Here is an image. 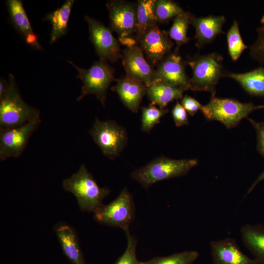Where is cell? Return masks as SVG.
I'll return each instance as SVG.
<instances>
[{"instance_id":"cell-29","label":"cell","mask_w":264,"mask_h":264,"mask_svg":"<svg viewBox=\"0 0 264 264\" xmlns=\"http://www.w3.org/2000/svg\"><path fill=\"white\" fill-rule=\"evenodd\" d=\"M169 111L167 109L157 108L151 103L147 107L142 108L141 130L150 132L154 127L160 122V119Z\"/></svg>"},{"instance_id":"cell-7","label":"cell","mask_w":264,"mask_h":264,"mask_svg":"<svg viewBox=\"0 0 264 264\" xmlns=\"http://www.w3.org/2000/svg\"><path fill=\"white\" fill-rule=\"evenodd\" d=\"M89 133L103 154L111 160L120 154L127 144L125 129L113 120L95 117Z\"/></svg>"},{"instance_id":"cell-8","label":"cell","mask_w":264,"mask_h":264,"mask_svg":"<svg viewBox=\"0 0 264 264\" xmlns=\"http://www.w3.org/2000/svg\"><path fill=\"white\" fill-rule=\"evenodd\" d=\"M94 218L99 223L118 227L124 231L129 229L135 215L132 196L124 188L118 197L107 205L102 204L94 212Z\"/></svg>"},{"instance_id":"cell-14","label":"cell","mask_w":264,"mask_h":264,"mask_svg":"<svg viewBox=\"0 0 264 264\" xmlns=\"http://www.w3.org/2000/svg\"><path fill=\"white\" fill-rule=\"evenodd\" d=\"M122 57L126 76L142 82L147 87L155 81V69L146 60L137 45L127 47Z\"/></svg>"},{"instance_id":"cell-21","label":"cell","mask_w":264,"mask_h":264,"mask_svg":"<svg viewBox=\"0 0 264 264\" xmlns=\"http://www.w3.org/2000/svg\"><path fill=\"white\" fill-rule=\"evenodd\" d=\"M184 91L165 82L156 80L147 87L146 94L151 103L165 109L171 102L183 98Z\"/></svg>"},{"instance_id":"cell-25","label":"cell","mask_w":264,"mask_h":264,"mask_svg":"<svg viewBox=\"0 0 264 264\" xmlns=\"http://www.w3.org/2000/svg\"><path fill=\"white\" fill-rule=\"evenodd\" d=\"M192 16L191 13L184 11L173 19L168 34L170 38L176 43L177 50L181 45L187 44L190 39L187 37V31L189 25L191 24Z\"/></svg>"},{"instance_id":"cell-35","label":"cell","mask_w":264,"mask_h":264,"mask_svg":"<svg viewBox=\"0 0 264 264\" xmlns=\"http://www.w3.org/2000/svg\"><path fill=\"white\" fill-rule=\"evenodd\" d=\"M8 87V82L2 77L0 80V98L6 92Z\"/></svg>"},{"instance_id":"cell-13","label":"cell","mask_w":264,"mask_h":264,"mask_svg":"<svg viewBox=\"0 0 264 264\" xmlns=\"http://www.w3.org/2000/svg\"><path fill=\"white\" fill-rule=\"evenodd\" d=\"M185 64L177 53H170L158 65L154 71L155 81L160 80L183 91L190 89V78Z\"/></svg>"},{"instance_id":"cell-3","label":"cell","mask_w":264,"mask_h":264,"mask_svg":"<svg viewBox=\"0 0 264 264\" xmlns=\"http://www.w3.org/2000/svg\"><path fill=\"white\" fill-rule=\"evenodd\" d=\"M8 82L7 90L0 98V129L20 126L41 119L40 111L22 99L11 74Z\"/></svg>"},{"instance_id":"cell-16","label":"cell","mask_w":264,"mask_h":264,"mask_svg":"<svg viewBox=\"0 0 264 264\" xmlns=\"http://www.w3.org/2000/svg\"><path fill=\"white\" fill-rule=\"evenodd\" d=\"M225 22L223 16L196 17L192 15L191 24L196 30V46L200 49L213 42L218 35L224 34L222 27Z\"/></svg>"},{"instance_id":"cell-33","label":"cell","mask_w":264,"mask_h":264,"mask_svg":"<svg viewBox=\"0 0 264 264\" xmlns=\"http://www.w3.org/2000/svg\"><path fill=\"white\" fill-rule=\"evenodd\" d=\"M181 105L188 113L194 116L196 112L201 110L202 105L194 98L186 95L181 100Z\"/></svg>"},{"instance_id":"cell-20","label":"cell","mask_w":264,"mask_h":264,"mask_svg":"<svg viewBox=\"0 0 264 264\" xmlns=\"http://www.w3.org/2000/svg\"><path fill=\"white\" fill-rule=\"evenodd\" d=\"M242 240L259 264H264V227L247 224L240 229Z\"/></svg>"},{"instance_id":"cell-24","label":"cell","mask_w":264,"mask_h":264,"mask_svg":"<svg viewBox=\"0 0 264 264\" xmlns=\"http://www.w3.org/2000/svg\"><path fill=\"white\" fill-rule=\"evenodd\" d=\"M155 0H139L136 7L135 39L148 28L157 25L158 22L154 12Z\"/></svg>"},{"instance_id":"cell-5","label":"cell","mask_w":264,"mask_h":264,"mask_svg":"<svg viewBox=\"0 0 264 264\" xmlns=\"http://www.w3.org/2000/svg\"><path fill=\"white\" fill-rule=\"evenodd\" d=\"M68 62L78 71L77 78L82 82L81 94L77 101H80L88 95H95L103 106H105L108 90L110 84L116 80L114 69L107 62L99 60L88 68L78 67L72 62Z\"/></svg>"},{"instance_id":"cell-28","label":"cell","mask_w":264,"mask_h":264,"mask_svg":"<svg viewBox=\"0 0 264 264\" xmlns=\"http://www.w3.org/2000/svg\"><path fill=\"white\" fill-rule=\"evenodd\" d=\"M199 254L195 250L185 251L167 256L154 258L141 264H193L198 258Z\"/></svg>"},{"instance_id":"cell-30","label":"cell","mask_w":264,"mask_h":264,"mask_svg":"<svg viewBox=\"0 0 264 264\" xmlns=\"http://www.w3.org/2000/svg\"><path fill=\"white\" fill-rule=\"evenodd\" d=\"M261 25L256 28L257 38L249 47L251 58L264 66V15L260 21Z\"/></svg>"},{"instance_id":"cell-4","label":"cell","mask_w":264,"mask_h":264,"mask_svg":"<svg viewBox=\"0 0 264 264\" xmlns=\"http://www.w3.org/2000/svg\"><path fill=\"white\" fill-rule=\"evenodd\" d=\"M223 60L222 56L216 52L192 58L188 62L193 72L190 78V89L207 91L211 96H215L216 86L225 75Z\"/></svg>"},{"instance_id":"cell-27","label":"cell","mask_w":264,"mask_h":264,"mask_svg":"<svg viewBox=\"0 0 264 264\" xmlns=\"http://www.w3.org/2000/svg\"><path fill=\"white\" fill-rule=\"evenodd\" d=\"M184 11L177 3L172 0H155L154 12L158 22H167Z\"/></svg>"},{"instance_id":"cell-19","label":"cell","mask_w":264,"mask_h":264,"mask_svg":"<svg viewBox=\"0 0 264 264\" xmlns=\"http://www.w3.org/2000/svg\"><path fill=\"white\" fill-rule=\"evenodd\" d=\"M54 230L64 255L72 264H86L77 235L73 228L59 223Z\"/></svg>"},{"instance_id":"cell-31","label":"cell","mask_w":264,"mask_h":264,"mask_svg":"<svg viewBox=\"0 0 264 264\" xmlns=\"http://www.w3.org/2000/svg\"><path fill=\"white\" fill-rule=\"evenodd\" d=\"M127 239V245L125 252L114 264H141L136 257L137 240L132 236L128 229L125 231Z\"/></svg>"},{"instance_id":"cell-23","label":"cell","mask_w":264,"mask_h":264,"mask_svg":"<svg viewBox=\"0 0 264 264\" xmlns=\"http://www.w3.org/2000/svg\"><path fill=\"white\" fill-rule=\"evenodd\" d=\"M74 0H67L61 7L47 15L45 20L51 23L50 44H52L64 36L67 30V23Z\"/></svg>"},{"instance_id":"cell-10","label":"cell","mask_w":264,"mask_h":264,"mask_svg":"<svg viewBox=\"0 0 264 264\" xmlns=\"http://www.w3.org/2000/svg\"><path fill=\"white\" fill-rule=\"evenodd\" d=\"M85 20L88 24L89 40L100 60L114 62L121 58L119 43L110 29L88 16H85Z\"/></svg>"},{"instance_id":"cell-12","label":"cell","mask_w":264,"mask_h":264,"mask_svg":"<svg viewBox=\"0 0 264 264\" xmlns=\"http://www.w3.org/2000/svg\"><path fill=\"white\" fill-rule=\"evenodd\" d=\"M111 29L118 38L132 37L135 34L137 4L125 0H110L106 4Z\"/></svg>"},{"instance_id":"cell-17","label":"cell","mask_w":264,"mask_h":264,"mask_svg":"<svg viewBox=\"0 0 264 264\" xmlns=\"http://www.w3.org/2000/svg\"><path fill=\"white\" fill-rule=\"evenodd\" d=\"M111 90L118 95L124 106L134 113L137 112L141 100L146 94L147 87L141 82L127 76L116 80Z\"/></svg>"},{"instance_id":"cell-36","label":"cell","mask_w":264,"mask_h":264,"mask_svg":"<svg viewBox=\"0 0 264 264\" xmlns=\"http://www.w3.org/2000/svg\"><path fill=\"white\" fill-rule=\"evenodd\" d=\"M264 179V171L262 172L249 188L247 194H249L261 181Z\"/></svg>"},{"instance_id":"cell-1","label":"cell","mask_w":264,"mask_h":264,"mask_svg":"<svg viewBox=\"0 0 264 264\" xmlns=\"http://www.w3.org/2000/svg\"><path fill=\"white\" fill-rule=\"evenodd\" d=\"M63 187L76 198L79 207L84 212H94L110 193L109 189L99 186L85 164L71 176L65 178Z\"/></svg>"},{"instance_id":"cell-22","label":"cell","mask_w":264,"mask_h":264,"mask_svg":"<svg viewBox=\"0 0 264 264\" xmlns=\"http://www.w3.org/2000/svg\"><path fill=\"white\" fill-rule=\"evenodd\" d=\"M237 81L249 94L264 96V67H259L252 71L242 73H225Z\"/></svg>"},{"instance_id":"cell-2","label":"cell","mask_w":264,"mask_h":264,"mask_svg":"<svg viewBox=\"0 0 264 264\" xmlns=\"http://www.w3.org/2000/svg\"><path fill=\"white\" fill-rule=\"evenodd\" d=\"M198 164L196 159H175L160 156L134 171L131 177L148 188L157 182L186 175Z\"/></svg>"},{"instance_id":"cell-6","label":"cell","mask_w":264,"mask_h":264,"mask_svg":"<svg viewBox=\"0 0 264 264\" xmlns=\"http://www.w3.org/2000/svg\"><path fill=\"white\" fill-rule=\"evenodd\" d=\"M264 108L263 105L211 96L210 101L202 106L201 111L207 120L219 121L230 129L236 127L252 111Z\"/></svg>"},{"instance_id":"cell-15","label":"cell","mask_w":264,"mask_h":264,"mask_svg":"<svg viewBox=\"0 0 264 264\" xmlns=\"http://www.w3.org/2000/svg\"><path fill=\"white\" fill-rule=\"evenodd\" d=\"M209 246L214 264H259L242 251L234 239L212 241Z\"/></svg>"},{"instance_id":"cell-11","label":"cell","mask_w":264,"mask_h":264,"mask_svg":"<svg viewBox=\"0 0 264 264\" xmlns=\"http://www.w3.org/2000/svg\"><path fill=\"white\" fill-rule=\"evenodd\" d=\"M168 32L155 25L148 28L136 41L149 63L154 66L171 53L174 46Z\"/></svg>"},{"instance_id":"cell-18","label":"cell","mask_w":264,"mask_h":264,"mask_svg":"<svg viewBox=\"0 0 264 264\" xmlns=\"http://www.w3.org/2000/svg\"><path fill=\"white\" fill-rule=\"evenodd\" d=\"M6 5L14 26L21 33L25 42L33 48L43 50L31 27L22 1L7 0Z\"/></svg>"},{"instance_id":"cell-26","label":"cell","mask_w":264,"mask_h":264,"mask_svg":"<svg viewBox=\"0 0 264 264\" xmlns=\"http://www.w3.org/2000/svg\"><path fill=\"white\" fill-rule=\"evenodd\" d=\"M228 50L231 59L235 62L243 51L248 48L244 44L240 34L239 23L234 21L227 33Z\"/></svg>"},{"instance_id":"cell-9","label":"cell","mask_w":264,"mask_h":264,"mask_svg":"<svg viewBox=\"0 0 264 264\" xmlns=\"http://www.w3.org/2000/svg\"><path fill=\"white\" fill-rule=\"evenodd\" d=\"M41 122L39 119L20 126L0 129V160L21 156Z\"/></svg>"},{"instance_id":"cell-34","label":"cell","mask_w":264,"mask_h":264,"mask_svg":"<svg viewBox=\"0 0 264 264\" xmlns=\"http://www.w3.org/2000/svg\"><path fill=\"white\" fill-rule=\"evenodd\" d=\"M256 130L257 137V150L264 157V122H256L248 118Z\"/></svg>"},{"instance_id":"cell-32","label":"cell","mask_w":264,"mask_h":264,"mask_svg":"<svg viewBox=\"0 0 264 264\" xmlns=\"http://www.w3.org/2000/svg\"><path fill=\"white\" fill-rule=\"evenodd\" d=\"M172 113L174 122L177 127L188 124L187 111L179 103L178 100H177L176 104L174 107Z\"/></svg>"}]
</instances>
